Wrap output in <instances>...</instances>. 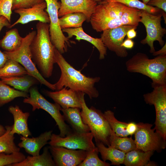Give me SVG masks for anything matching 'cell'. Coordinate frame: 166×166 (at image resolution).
Here are the masks:
<instances>
[{"label": "cell", "instance_id": "obj_45", "mask_svg": "<svg viewBox=\"0 0 166 166\" xmlns=\"http://www.w3.org/2000/svg\"><path fill=\"white\" fill-rule=\"evenodd\" d=\"M6 129L2 125L0 124V136L3 135L6 132Z\"/></svg>", "mask_w": 166, "mask_h": 166}, {"label": "cell", "instance_id": "obj_30", "mask_svg": "<svg viewBox=\"0 0 166 166\" xmlns=\"http://www.w3.org/2000/svg\"><path fill=\"white\" fill-rule=\"evenodd\" d=\"M86 20L87 17L84 14L73 13L66 14L59 18V23L62 30L81 27L83 22Z\"/></svg>", "mask_w": 166, "mask_h": 166}, {"label": "cell", "instance_id": "obj_21", "mask_svg": "<svg viewBox=\"0 0 166 166\" xmlns=\"http://www.w3.org/2000/svg\"><path fill=\"white\" fill-rule=\"evenodd\" d=\"M80 109L78 108H61V111L63 113L65 121L70 125L73 131L81 133L89 132V126L82 120Z\"/></svg>", "mask_w": 166, "mask_h": 166}, {"label": "cell", "instance_id": "obj_29", "mask_svg": "<svg viewBox=\"0 0 166 166\" xmlns=\"http://www.w3.org/2000/svg\"><path fill=\"white\" fill-rule=\"evenodd\" d=\"M12 127L13 125L6 126L5 132L0 136V153L10 154L20 151V148L14 142V134L10 133Z\"/></svg>", "mask_w": 166, "mask_h": 166}, {"label": "cell", "instance_id": "obj_37", "mask_svg": "<svg viewBox=\"0 0 166 166\" xmlns=\"http://www.w3.org/2000/svg\"><path fill=\"white\" fill-rule=\"evenodd\" d=\"M44 1V0H13L12 10L30 7Z\"/></svg>", "mask_w": 166, "mask_h": 166}, {"label": "cell", "instance_id": "obj_35", "mask_svg": "<svg viewBox=\"0 0 166 166\" xmlns=\"http://www.w3.org/2000/svg\"><path fill=\"white\" fill-rule=\"evenodd\" d=\"M25 156L21 152H16L10 154L0 153V166H8L24 160Z\"/></svg>", "mask_w": 166, "mask_h": 166}, {"label": "cell", "instance_id": "obj_19", "mask_svg": "<svg viewBox=\"0 0 166 166\" xmlns=\"http://www.w3.org/2000/svg\"><path fill=\"white\" fill-rule=\"evenodd\" d=\"M8 110L12 115L14 119V124L10 133L13 134H17L24 137L31 136V133L28 125L30 113L23 112L17 105L10 106Z\"/></svg>", "mask_w": 166, "mask_h": 166}, {"label": "cell", "instance_id": "obj_10", "mask_svg": "<svg viewBox=\"0 0 166 166\" xmlns=\"http://www.w3.org/2000/svg\"><path fill=\"white\" fill-rule=\"evenodd\" d=\"M139 15L140 22L144 26L147 32L146 37L140 43L144 45L148 44L150 47V52L152 53L155 51L153 45L154 41H158L161 46L164 44L163 37L166 33V30L161 25L162 14L155 15L140 10Z\"/></svg>", "mask_w": 166, "mask_h": 166}, {"label": "cell", "instance_id": "obj_27", "mask_svg": "<svg viewBox=\"0 0 166 166\" xmlns=\"http://www.w3.org/2000/svg\"><path fill=\"white\" fill-rule=\"evenodd\" d=\"M110 145L125 153L136 149L134 140L132 137H121L117 136L112 129L110 130Z\"/></svg>", "mask_w": 166, "mask_h": 166}, {"label": "cell", "instance_id": "obj_33", "mask_svg": "<svg viewBox=\"0 0 166 166\" xmlns=\"http://www.w3.org/2000/svg\"><path fill=\"white\" fill-rule=\"evenodd\" d=\"M110 1L118 2L128 7L144 10L154 14L160 11V9L146 4L139 0H113Z\"/></svg>", "mask_w": 166, "mask_h": 166}, {"label": "cell", "instance_id": "obj_32", "mask_svg": "<svg viewBox=\"0 0 166 166\" xmlns=\"http://www.w3.org/2000/svg\"><path fill=\"white\" fill-rule=\"evenodd\" d=\"M104 114L112 130L117 136L127 137L129 135L127 129L128 123L117 120L114 113L111 110L105 111Z\"/></svg>", "mask_w": 166, "mask_h": 166}, {"label": "cell", "instance_id": "obj_20", "mask_svg": "<svg viewBox=\"0 0 166 166\" xmlns=\"http://www.w3.org/2000/svg\"><path fill=\"white\" fill-rule=\"evenodd\" d=\"M63 32L66 33L68 39L73 36H76L75 39L78 41L81 40L86 41L93 45L98 50L99 53V58L102 60L105 58L106 55L107 48L104 44L101 39L95 38L87 34L84 31L82 27L77 28H69L62 30Z\"/></svg>", "mask_w": 166, "mask_h": 166}, {"label": "cell", "instance_id": "obj_4", "mask_svg": "<svg viewBox=\"0 0 166 166\" xmlns=\"http://www.w3.org/2000/svg\"><path fill=\"white\" fill-rule=\"evenodd\" d=\"M127 70L142 74L152 80V86L166 84V55L150 59L145 54L139 52L125 63Z\"/></svg>", "mask_w": 166, "mask_h": 166}, {"label": "cell", "instance_id": "obj_26", "mask_svg": "<svg viewBox=\"0 0 166 166\" xmlns=\"http://www.w3.org/2000/svg\"><path fill=\"white\" fill-rule=\"evenodd\" d=\"M1 79L4 83L17 90L26 93L29 92L30 88L36 83L37 81L32 77L24 75L1 78Z\"/></svg>", "mask_w": 166, "mask_h": 166}, {"label": "cell", "instance_id": "obj_6", "mask_svg": "<svg viewBox=\"0 0 166 166\" xmlns=\"http://www.w3.org/2000/svg\"><path fill=\"white\" fill-rule=\"evenodd\" d=\"M36 34L35 31L29 33L23 38L22 45L17 50L11 52L5 51L3 52L9 59L16 61L23 66L27 75L35 79L41 84L52 90H56L54 84L47 81L42 76L32 61L30 45Z\"/></svg>", "mask_w": 166, "mask_h": 166}, {"label": "cell", "instance_id": "obj_12", "mask_svg": "<svg viewBox=\"0 0 166 166\" xmlns=\"http://www.w3.org/2000/svg\"><path fill=\"white\" fill-rule=\"evenodd\" d=\"M93 134L91 132L81 133L72 131L65 137L52 133L48 144L52 146L62 147L69 149L89 151L97 148L93 141Z\"/></svg>", "mask_w": 166, "mask_h": 166}, {"label": "cell", "instance_id": "obj_38", "mask_svg": "<svg viewBox=\"0 0 166 166\" xmlns=\"http://www.w3.org/2000/svg\"><path fill=\"white\" fill-rule=\"evenodd\" d=\"M147 4L152 6H156L166 12V0H150Z\"/></svg>", "mask_w": 166, "mask_h": 166}, {"label": "cell", "instance_id": "obj_46", "mask_svg": "<svg viewBox=\"0 0 166 166\" xmlns=\"http://www.w3.org/2000/svg\"><path fill=\"white\" fill-rule=\"evenodd\" d=\"M93 1H95V2H100V1H112L113 0H92Z\"/></svg>", "mask_w": 166, "mask_h": 166}, {"label": "cell", "instance_id": "obj_22", "mask_svg": "<svg viewBox=\"0 0 166 166\" xmlns=\"http://www.w3.org/2000/svg\"><path fill=\"white\" fill-rule=\"evenodd\" d=\"M153 151L144 152L136 149L125 153L123 164L126 166H155L150 160Z\"/></svg>", "mask_w": 166, "mask_h": 166}, {"label": "cell", "instance_id": "obj_8", "mask_svg": "<svg viewBox=\"0 0 166 166\" xmlns=\"http://www.w3.org/2000/svg\"><path fill=\"white\" fill-rule=\"evenodd\" d=\"M152 87L153 90L144 94V99L147 104L154 106L156 113L154 128L166 141V84L156 85Z\"/></svg>", "mask_w": 166, "mask_h": 166}, {"label": "cell", "instance_id": "obj_13", "mask_svg": "<svg viewBox=\"0 0 166 166\" xmlns=\"http://www.w3.org/2000/svg\"><path fill=\"white\" fill-rule=\"evenodd\" d=\"M130 25H123L103 31L101 38L105 46L116 55L121 57H125L128 55L126 49L121 46L124 37L128 31L135 27Z\"/></svg>", "mask_w": 166, "mask_h": 166}, {"label": "cell", "instance_id": "obj_7", "mask_svg": "<svg viewBox=\"0 0 166 166\" xmlns=\"http://www.w3.org/2000/svg\"><path fill=\"white\" fill-rule=\"evenodd\" d=\"M29 92V96L25 98L23 102L30 105L32 107L33 111L37 109H41L49 113L58 126L60 136L65 137L72 131L69 125L65 123L64 117L60 112L61 108L58 104L49 101L35 87L30 88Z\"/></svg>", "mask_w": 166, "mask_h": 166}, {"label": "cell", "instance_id": "obj_36", "mask_svg": "<svg viewBox=\"0 0 166 166\" xmlns=\"http://www.w3.org/2000/svg\"><path fill=\"white\" fill-rule=\"evenodd\" d=\"M13 0H0V16H3L10 22Z\"/></svg>", "mask_w": 166, "mask_h": 166}, {"label": "cell", "instance_id": "obj_15", "mask_svg": "<svg viewBox=\"0 0 166 166\" xmlns=\"http://www.w3.org/2000/svg\"><path fill=\"white\" fill-rule=\"evenodd\" d=\"M46 6V3L44 1L30 7L15 10L14 12L18 14L20 17L9 28H11L18 24H24L35 21L49 23V15L45 11Z\"/></svg>", "mask_w": 166, "mask_h": 166}, {"label": "cell", "instance_id": "obj_34", "mask_svg": "<svg viewBox=\"0 0 166 166\" xmlns=\"http://www.w3.org/2000/svg\"><path fill=\"white\" fill-rule=\"evenodd\" d=\"M98 151L97 148L88 151L86 156L78 166H109L111 164L101 160L98 156Z\"/></svg>", "mask_w": 166, "mask_h": 166}, {"label": "cell", "instance_id": "obj_9", "mask_svg": "<svg viewBox=\"0 0 166 166\" xmlns=\"http://www.w3.org/2000/svg\"><path fill=\"white\" fill-rule=\"evenodd\" d=\"M46 4L45 11L48 13L50 20L49 32L52 43L61 54L67 52L70 41L63 34L59 23L58 11L61 2L58 0H44Z\"/></svg>", "mask_w": 166, "mask_h": 166}, {"label": "cell", "instance_id": "obj_39", "mask_svg": "<svg viewBox=\"0 0 166 166\" xmlns=\"http://www.w3.org/2000/svg\"><path fill=\"white\" fill-rule=\"evenodd\" d=\"M137 124L133 122L128 123L127 129L129 135H132L134 134L137 129Z\"/></svg>", "mask_w": 166, "mask_h": 166}, {"label": "cell", "instance_id": "obj_31", "mask_svg": "<svg viewBox=\"0 0 166 166\" xmlns=\"http://www.w3.org/2000/svg\"><path fill=\"white\" fill-rule=\"evenodd\" d=\"M27 74V73L21 64L14 60L9 59L4 65L0 69V78Z\"/></svg>", "mask_w": 166, "mask_h": 166}, {"label": "cell", "instance_id": "obj_41", "mask_svg": "<svg viewBox=\"0 0 166 166\" xmlns=\"http://www.w3.org/2000/svg\"><path fill=\"white\" fill-rule=\"evenodd\" d=\"M11 25L6 18L3 16H0V32L3 27L6 26L9 28Z\"/></svg>", "mask_w": 166, "mask_h": 166}, {"label": "cell", "instance_id": "obj_23", "mask_svg": "<svg viewBox=\"0 0 166 166\" xmlns=\"http://www.w3.org/2000/svg\"><path fill=\"white\" fill-rule=\"evenodd\" d=\"M55 164L48 147L43 148L42 154L35 156H28L19 163L13 164L10 166H54Z\"/></svg>", "mask_w": 166, "mask_h": 166}, {"label": "cell", "instance_id": "obj_40", "mask_svg": "<svg viewBox=\"0 0 166 166\" xmlns=\"http://www.w3.org/2000/svg\"><path fill=\"white\" fill-rule=\"evenodd\" d=\"M134 45V42L131 39L127 38L124 41L121 46L126 49H131Z\"/></svg>", "mask_w": 166, "mask_h": 166}, {"label": "cell", "instance_id": "obj_42", "mask_svg": "<svg viewBox=\"0 0 166 166\" xmlns=\"http://www.w3.org/2000/svg\"><path fill=\"white\" fill-rule=\"evenodd\" d=\"M8 60L5 53L0 50V69L4 65Z\"/></svg>", "mask_w": 166, "mask_h": 166}, {"label": "cell", "instance_id": "obj_44", "mask_svg": "<svg viewBox=\"0 0 166 166\" xmlns=\"http://www.w3.org/2000/svg\"><path fill=\"white\" fill-rule=\"evenodd\" d=\"M152 55L154 56H157L161 55H166V43L160 50L157 51H155L152 53Z\"/></svg>", "mask_w": 166, "mask_h": 166}, {"label": "cell", "instance_id": "obj_3", "mask_svg": "<svg viewBox=\"0 0 166 166\" xmlns=\"http://www.w3.org/2000/svg\"><path fill=\"white\" fill-rule=\"evenodd\" d=\"M55 58L56 63L61 71L59 79L54 84L56 90L65 87L86 94L90 99L99 96V92L94 85L100 81V77H91L85 75L70 65L56 49Z\"/></svg>", "mask_w": 166, "mask_h": 166}, {"label": "cell", "instance_id": "obj_24", "mask_svg": "<svg viewBox=\"0 0 166 166\" xmlns=\"http://www.w3.org/2000/svg\"><path fill=\"white\" fill-rule=\"evenodd\" d=\"M96 144L103 161L109 160L111 162V164L115 165L123 164L126 153L110 145L107 147L101 142L97 143Z\"/></svg>", "mask_w": 166, "mask_h": 166}, {"label": "cell", "instance_id": "obj_1", "mask_svg": "<svg viewBox=\"0 0 166 166\" xmlns=\"http://www.w3.org/2000/svg\"><path fill=\"white\" fill-rule=\"evenodd\" d=\"M140 10L120 3L102 1L97 4L89 22L97 32L123 25L137 27L140 22Z\"/></svg>", "mask_w": 166, "mask_h": 166}, {"label": "cell", "instance_id": "obj_25", "mask_svg": "<svg viewBox=\"0 0 166 166\" xmlns=\"http://www.w3.org/2000/svg\"><path fill=\"white\" fill-rule=\"evenodd\" d=\"M23 38L20 35L17 29H11L7 31L3 38L0 40V47L5 51H14L20 47Z\"/></svg>", "mask_w": 166, "mask_h": 166}, {"label": "cell", "instance_id": "obj_11", "mask_svg": "<svg viewBox=\"0 0 166 166\" xmlns=\"http://www.w3.org/2000/svg\"><path fill=\"white\" fill-rule=\"evenodd\" d=\"M137 129L134 133L136 148L144 152L156 151L160 152L166 146V141L148 123L137 124Z\"/></svg>", "mask_w": 166, "mask_h": 166}, {"label": "cell", "instance_id": "obj_18", "mask_svg": "<svg viewBox=\"0 0 166 166\" xmlns=\"http://www.w3.org/2000/svg\"><path fill=\"white\" fill-rule=\"evenodd\" d=\"M52 131H49L42 133L38 136L32 137H24L21 136V141L18 144L20 148H24L25 151L32 156L39 155L41 148L48 144L52 134Z\"/></svg>", "mask_w": 166, "mask_h": 166}, {"label": "cell", "instance_id": "obj_28", "mask_svg": "<svg viewBox=\"0 0 166 166\" xmlns=\"http://www.w3.org/2000/svg\"><path fill=\"white\" fill-rule=\"evenodd\" d=\"M29 96L27 93L12 88L0 80V107L15 98H26Z\"/></svg>", "mask_w": 166, "mask_h": 166}, {"label": "cell", "instance_id": "obj_2", "mask_svg": "<svg viewBox=\"0 0 166 166\" xmlns=\"http://www.w3.org/2000/svg\"><path fill=\"white\" fill-rule=\"evenodd\" d=\"M36 28V34L30 45L32 60L42 76L49 78L56 63V48L50 40L49 24L39 22Z\"/></svg>", "mask_w": 166, "mask_h": 166}, {"label": "cell", "instance_id": "obj_5", "mask_svg": "<svg viewBox=\"0 0 166 166\" xmlns=\"http://www.w3.org/2000/svg\"><path fill=\"white\" fill-rule=\"evenodd\" d=\"M82 109L81 115L83 122L89 126L96 143L100 142L108 146L111 128L104 113L95 107L90 108L85 102L84 93L79 92Z\"/></svg>", "mask_w": 166, "mask_h": 166}, {"label": "cell", "instance_id": "obj_16", "mask_svg": "<svg viewBox=\"0 0 166 166\" xmlns=\"http://www.w3.org/2000/svg\"><path fill=\"white\" fill-rule=\"evenodd\" d=\"M61 6L58 11L59 17L66 14L79 12L84 14L87 21L89 22L91 15L97 5L92 0H60Z\"/></svg>", "mask_w": 166, "mask_h": 166}, {"label": "cell", "instance_id": "obj_47", "mask_svg": "<svg viewBox=\"0 0 166 166\" xmlns=\"http://www.w3.org/2000/svg\"><path fill=\"white\" fill-rule=\"evenodd\" d=\"M150 0H142V2L146 4H147Z\"/></svg>", "mask_w": 166, "mask_h": 166}, {"label": "cell", "instance_id": "obj_17", "mask_svg": "<svg viewBox=\"0 0 166 166\" xmlns=\"http://www.w3.org/2000/svg\"><path fill=\"white\" fill-rule=\"evenodd\" d=\"M46 94L63 109L78 108L81 109L79 92L64 87L55 91H45Z\"/></svg>", "mask_w": 166, "mask_h": 166}, {"label": "cell", "instance_id": "obj_43", "mask_svg": "<svg viewBox=\"0 0 166 166\" xmlns=\"http://www.w3.org/2000/svg\"><path fill=\"white\" fill-rule=\"evenodd\" d=\"M137 27H135L129 30L127 32V35L128 38L131 39L135 38L136 35V32L135 30Z\"/></svg>", "mask_w": 166, "mask_h": 166}, {"label": "cell", "instance_id": "obj_14", "mask_svg": "<svg viewBox=\"0 0 166 166\" xmlns=\"http://www.w3.org/2000/svg\"><path fill=\"white\" fill-rule=\"evenodd\" d=\"M55 166H78L85 158L88 151L73 150L62 147H48Z\"/></svg>", "mask_w": 166, "mask_h": 166}]
</instances>
